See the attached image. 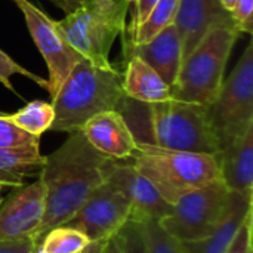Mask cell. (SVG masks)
<instances>
[{
  "label": "cell",
  "mask_w": 253,
  "mask_h": 253,
  "mask_svg": "<svg viewBox=\"0 0 253 253\" xmlns=\"http://www.w3.org/2000/svg\"><path fill=\"white\" fill-rule=\"evenodd\" d=\"M108 157L96 151L82 130L68 133L65 142L44 156L39 179L44 185V216L31 240L40 245L47 231L64 225L104 182Z\"/></svg>",
  "instance_id": "1"
},
{
  "label": "cell",
  "mask_w": 253,
  "mask_h": 253,
  "mask_svg": "<svg viewBox=\"0 0 253 253\" xmlns=\"http://www.w3.org/2000/svg\"><path fill=\"white\" fill-rule=\"evenodd\" d=\"M123 98V73L114 64L98 67L83 58L52 96L55 119L50 130H80L90 117L117 110Z\"/></svg>",
  "instance_id": "2"
},
{
  "label": "cell",
  "mask_w": 253,
  "mask_h": 253,
  "mask_svg": "<svg viewBox=\"0 0 253 253\" xmlns=\"http://www.w3.org/2000/svg\"><path fill=\"white\" fill-rule=\"evenodd\" d=\"M130 160L170 206L181 196L221 179L216 154L176 151L138 142Z\"/></svg>",
  "instance_id": "3"
},
{
  "label": "cell",
  "mask_w": 253,
  "mask_h": 253,
  "mask_svg": "<svg viewBox=\"0 0 253 253\" xmlns=\"http://www.w3.org/2000/svg\"><path fill=\"white\" fill-rule=\"evenodd\" d=\"M130 0H83L56 21V30L84 59L98 67L113 65L110 50L126 30Z\"/></svg>",
  "instance_id": "4"
},
{
  "label": "cell",
  "mask_w": 253,
  "mask_h": 253,
  "mask_svg": "<svg viewBox=\"0 0 253 253\" xmlns=\"http://www.w3.org/2000/svg\"><path fill=\"white\" fill-rule=\"evenodd\" d=\"M240 34L236 24L211 30L182 61L178 77L170 86V98L203 107L212 104L222 86L228 58Z\"/></svg>",
  "instance_id": "5"
},
{
  "label": "cell",
  "mask_w": 253,
  "mask_h": 253,
  "mask_svg": "<svg viewBox=\"0 0 253 253\" xmlns=\"http://www.w3.org/2000/svg\"><path fill=\"white\" fill-rule=\"evenodd\" d=\"M135 104L145 116L148 144L176 151L218 154L219 150L208 123L206 107L173 98L153 104L135 101Z\"/></svg>",
  "instance_id": "6"
},
{
  "label": "cell",
  "mask_w": 253,
  "mask_h": 253,
  "mask_svg": "<svg viewBox=\"0 0 253 253\" xmlns=\"http://www.w3.org/2000/svg\"><path fill=\"white\" fill-rule=\"evenodd\" d=\"M209 127L224 150L253 127V43L251 42L216 98L206 107ZM218 151V153H219Z\"/></svg>",
  "instance_id": "7"
},
{
  "label": "cell",
  "mask_w": 253,
  "mask_h": 253,
  "mask_svg": "<svg viewBox=\"0 0 253 253\" xmlns=\"http://www.w3.org/2000/svg\"><path fill=\"white\" fill-rule=\"evenodd\" d=\"M233 193L222 179L181 196L160 225L178 242H196L208 237L230 211Z\"/></svg>",
  "instance_id": "8"
},
{
  "label": "cell",
  "mask_w": 253,
  "mask_h": 253,
  "mask_svg": "<svg viewBox=\"0 0 253 253\" xmlns=\"http://www.w3.org/2000/svg\"><path fill=\"white\" fill-rule=\"evenodd\" d=\"M15 4L21 9L27 28L39 49L43 55L49 79H47V92L50 98L56 93L61 83L74 68V65L83 59V56L76 52L65 39L56 30V21H52L44 12L28 0H13Z\"/></svg>",
  "instance_id": "9"
},
{
  "label": "cell",
  "mask_w": 253,
  "mask_h": 253,
  "mask_svg": "<svg viewBox=\"0 0 253 253\" xmlns=\"http://www.w3.org/2000/svg\"><path fill=\"white\" fill-rule=\"evenodd\" d=\"M130 218V202L116 187L104 181L64 225L73 227L87 236L90 242H96L117 236Z\"/></svg>",
  "instance_id": "10"
},
{
  "label": "cell",
  "mask_w": 253,
  "mask_h": 253,
  "mask_svg": "<svg viewBox=\"0 0 253 253\" xmlns=\"http://www.w3.org/2000/svg\"><path fill=\"white\" fill-rule=\"evenodd\" d=\"M104 181L116 187L130 202V221H160L170 212V205L166 203L153 187V184L142 173L138 172L130 159H108L104 166Z\"/></svg>",
  "instance_id": "11"
},
{
  "label": "cell",
  "mask_w": 253,
  "mask_h": 253,
  "mask_svg": "<svg viewBox=\"0 0 253 253\" xmlns=\"http://www.w3.org/2000/svg\"><path fill=\"white\" fill-rule=\"evenodd\" d=\"M46 209L44 185L37 178L33 184L16 187L0 206V240L31 239Z\"/></svg>",
  "instance_id": "12"
},
{
  "label": "cell",
  "mask_w": 253,
  "mask_h": 253,
  "mask_svg": "<svg viewBox=\"0 0 253 253\" xmlns=\"http://www.w3.org/2000/svg\"><path fill=\"white\" fill-rule=\"evenodd\" d=\"M225 24H236V21L219 0H179L173 25L181 39L182 61L211 30Z\"/></svg>",
  "instance_id": "13"
},
{
  "label": "cell",
  "mask_w": 253,
  "mask_h": 253,
  "mask_svg": "<svg viewBox=\"0 0 253 253\" xmlns=\"http://www.w3.org/2000/svg\"><path fill=\"white\" fill-rule=\"evenodd\" d=\"M80 130L96 151L113 160L130 159L138 147L129 125L117 110L90 117Z\"/></svg>",
  "instance_id": "14"
},
{
  "label": "cell",
  "mask_w": 253,
  "mask_h": 253,
  "mask_svg": "<svg viewBox=\"0 0 253 253\" xmlns=\"http://www.w3.org/2000/svg\"><path fill=\"white\" fill-rule=\"evenodd\" d=\"M123 55L125 59H129L130 56L141 58L170 87L175 83L182 64L181 39L178 30L173 24H170L145 43H123Z\"/></svg>",
  "instance_id": "15"
},
{
  "label": "cell",
  "mask_w": 253,
  "mask_h": 253,
  "mask_svg": "<svg viewBox=\"0 0 253 253\" xmlns=\"http://www.w3.org/2000/svg\"><path fill=\"white\" fill-rule=\"evenodd\" d=\"M221 179L231 193L253 199V127L218 154Z\"/></svg>",
  "instance_id": "16"
},
{
  "label": "cell",
  "mask_w": 253,
  "mask_h": 253,
  "mask_svg": "<svg viewBox=\"0 0 253 253\" xmlns=\"http://www.w3.org/2000/svg\"><path fill=\"white\" fill-rule=\"evenodd\" d=\"M252 200L242 194L233 193L230 211L215 231L196 242H179L182 249L185 253H227L246 216L253 211Z\"/></svg>",
  "instance_id": "17"
},
{
  "label": "cell",
  "mask_w": 253,
  "mask_h": 253,
  "mask_svg": "<svg viewBox=\"0 0 253 253\" xmlns=\"http://www.w3.org/2000/svg\"><path fill=\"white\" fill-rule=\"evenodd\" d=\"M123 93L129 99L153 104L169 99L170 87L147 62L130 56L123 71Z\"/></svg>",
  "instance_id": "18"
},
{
  "label": "cell",
  "mask_w": 253,
  "mask_h": 253,
  "mask_svg": "<svg viewBox=\"0 0 253 253\" xmlns=\"http://www.w3.org/2000/svg\"><path fill=\"white\" fill-rule=\"evenodd\" d=\"M44 165L40 147L19 150H0V184L6 187H21L27 178H39Z\"/></svg>",
  "instance_id": "19"
},
{
  "label": "cell",
  "mask_w": 253,
  "mask_h": 253,
  "mask_svg": "<svg viewBox=\"0 0 253 253\" xmlns=\"http://www.w3.org/2000/svg\"><path fill=\"white\" fill-rule=\"evenodd\" d=\"M179 0H159L147 19L136 27H126L122 34L123 43L129 44H141L151 40L157 36L163 28L173 24Z\"/></svg>",
  "instance_id": "20"
},
{
  "label": "cell",
  "mask_w": 253,
  "mask_h": 253,
  "mask_svg": "<svg viewBox=\"0 0 253 253\" xmlns=\"http://www.w3.org/2000/svg\"><path fill=\"white\" fill-rule=\"evenodd\" d=\"M7 117L22 130L40 138L44 132L50 130L55 119V111L50 102L31 101L16 113L7 114Z\"/></svg>",
  "instance_id": "21"
},
{
  "label": "cell",
  "mask_w": 253,
  "mask_h": 253,
  "mask_svg": "<svg viewBox=\"0 0 253 253\" xmlns=\"http://www.w3.org/2000/svg\"><path fill=\"white\" fill-rule=\"evenodd\" d=\"M90 240L82 231L68 227L58 225L47 231L42 239L40 245L46 253H80Z\"/></svg>",
  "instance_id": "22"
},
{
  "label": "cell",
  "mask_w": 253,
  "mask_h": 253,
  "mask_svg": "<svg viewBox=\"0 0 253 253\" xmlns=\"http://www.w3.org/2000/svg\"><path fill=\"white\" fill-rule=\"evenodd\" d=\"M148 253H185L181 243L165 231L159 221L147 219L142 222Z\"/></svg>",
  "instance_id": "23"
},
{
  "label": "cell",
  "mask_w": 253,
  "mask_h": 253,
  "mask_svg": "<svg viewBox=\"0 0 253 253\" xmlns=\"http://www.w3.org/2000/svg\"><path fill=\"white\" fill-rule=\"evenodd\" d=\"M27 147H40V138L18 127L9 120L7 114H0V150H19Z\"/></svg>",
  "instance_id": "24"
},
{
  "label": "cell",
  "mask_w": 253,
  "mask_h": 253,
  "mask_svg": "<svg viewBox=\"0 0 253 253\" xmlns=\"http://www.w3.org/2000/svg\"><path fill=\"white\" fill-rule=\"evenodd\" d=\"M13 74H21L24 77H30L31 80H34L39 86L44 87L47 90V80L40 77V76H36L33 73H30L28 70H25L22 65H19L18 62H15L7 53H4L1 49H0V83L4 84L9 90H15L12 83H10V77Z\"/></svg>",
  "instance_id": "25"
},
{
  "label": "cell",
  "mask_w": 253,
  "mask_h": 253,
  "mask_svg": "<svg viewBox=\"0 0 253 253\" xmlns=\"http://www.w3.org/2000/svg\"><path fill=\"white\" fill-rule=\"evenodd\" d=\"M119 239L122 243V252L123 253H148L142 222L129 221L119 233Z\"/></svg>",
  "instance_id": "26"
},
{
  "label": "cell",
  "mask_w": 253,
  "mask_h": 253,
  "mask_svg": "<svg viewBox=\"0 0 253 253\" xmlns=\"http://www.w3.org/2000/svg\"><path fill=\"white\" fill-rule=\"evenodd\" d=\"M230 12L237 28L242 33L251 34L253 30V0H236Z\"/></svg>",
  "instance_id": "27"
},
{
  "label": "cell",
  "mask_w": 253,
  "mask_h": 253,
  "mask_svg": "<svg viewBox=\"0 0 253 253\" xmlns=\"http://www.w3.org/2000/svg\"><path fill=\"white\" fill-rule=\"evenodd\" d=\"M252 224H253V211L246 216L245 222L242 224L240 230L237 231V236L234 242L231 243L227 253H253L252 248Z\"/></svg>",
  "instance_id": "28"
},
{
  "label": "cell",
  "mask_w": 253,
  "mask_h": 253,
  "mask_svg": "<svg viewBox=\"0 0 253 253\" xmlns=\"http://www.w3.org/2000/svg\"><path fill=\"white\" fill-rule=\"evenodd\" d=\"M157 3L159 0H130V4H133V12H132L130 24L126 27H136L142 24Z\"/></svg>",
  "instance_id": "29"
},
{
  "label": "cell",
  "mask_w": 253,
  "mask_h": 253,
  "mask_svg": "<svg viewBox=\"0 0 253 253\" xmlns=\"http://www.w3.org/2000/svg\"><path fill=\"white\" fill-rule=\"evenodd\" d=\"M37 245L31 239L16 240V242H3L0 240V253H33Z\"/></svg>",
  "instance_id": "30"
},
{
  "label": "cell",
  "mask_w": 253,
  "mask_h": 253,
  "mask_svg": "<svg viewBox=\"0 0 253 253\" xmlns=\"http://www.w3.org/2000/svg\"><path fill=\"white\" fill-rule=\"evenodd\" d=\"M55 6H58L61 10H64L65 13H71L76 7H79L82 4L83 0H50Z\"/></svg>",
  "instance_id": "31"
},
{
  "label": "cell",
  "mask_w": 253,
  "mask_h": 253,
  "mask_svg": "<svg viewBox=\"0 0 253 253\" xmlns=\"http://www.w3.org/2000/svg\"><path fill=\"white\" fill-rule=\"evenodd\" d=\"M113 239V237H111ZM111 239H104V240H96V242H90L89 246H86L80 253H102L105 251L107 245L110 243Z\"/></svg>",
  "instance_id": "32"
},
{
  "label": "cell",
  "mask_w": 253,
  "mask_h": 253,
  "mask_svg": "<svg viewBox=\"0 0 253 253\" xmlns=\"http://www.w3.org/2000/svg\"><path fill=\"white\" fill-rule=\"evenodd\" d=\"M102 253H123L122 252V243H120L119 234H117V236H114V237L110 240V243L107 245L105 251H104Z\"/></svg>",
  "instance_id": "33"
},
{
  "label": "cell",
  "mask_w": 253,
  "mask_h": 253,
  "mask_svg": "<svg viewBox=\"0 0 253 253\" xmlns=\"http://www.w3.org/2000/svg\"><path fill=\"white\" fill-rule=\"evenodd\" d=\"M219 1L222 3V6H224L225 9L231 10V9H233V6H234V1H236V0H219Z\"/></svg>",
  "instance_id": "34"
},
{
  "label": "cell",
  "mask_w": 253,
  "mask_h": 253,
  "mask_svg": "<svg viewBox=\"0 0 253 253\" xmlns=\"http://www.w3.org/2000/svg\"><path fill=\"white\" fill-rule=\"evenodd\" d=\"M6 188H7L6 185L0 184V205H1V202L4 200V190H6Z\"/></svg>",
  "instance_id": "35"
},
{
  "label": "cell",
  "mask_w": 253,
  "mask_h": 253,
  "mask_svg": "<svg viewBox=\"0 0 253 253\" xmlns=\"http://www.w3.org/2000/svg\"><path fill=\"white\" fill-rule=\"evenodd\" d=\"M33 253H46V252H44V249L42 248V245H37V246L34 248V251H33Z\"/></svg>",
  "instance_id": "36"
}]
</instances>
